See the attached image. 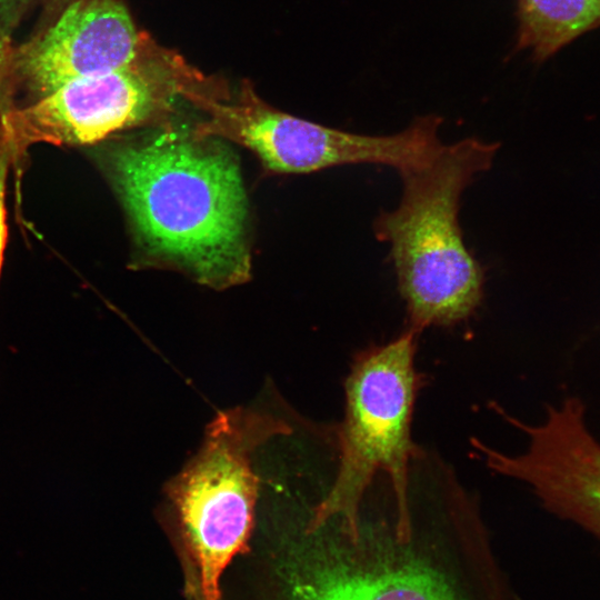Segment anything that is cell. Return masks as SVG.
Listing matches in <instances>:
<instances>
[{
	"label": "cell",
	"mask_w": 600,
	"mask_h": 600,
	"mask_svg": "<svg viewBox=\"0 0 600 600\" xmlns=\"http://www.w3.org/2000/svg\"><path fill=\"white\" fill-rule=\"evenodd\" d=\"M288 426L272 416L237 408L207 427L198 452L167 487L182 538L196 562L202 600L220 599L228 564L251 534L259 479L257 448Z\"/></svg>",
	"instance_id": "4"
},
{
	"label": "cell",
	"mask_w": 600,
	"mask_h": 600,
	"mask_svg": "<svg viewBox=\"0 0 600 600\" xmlns=\"http://www.w3.org/2000/svg\"><path fill=\"white\" fill-rule=\"evenodd\" d=\"M207 118L192 133L222 138L253 151L263 166L282 173H307L346 164H380L398 172L429 160L442 146L436 114L420 116L393 134L371 136L329 128L281 112L250 88L229 102L194 89L184 93Z\"/></svg>",
	"instance_id": "5"
},
{
	"label": "cell",
	"mask_w": 600,
	"mask_h": 600,
	"mask_svg": "<svg viewBox=\"0 0 600 600\" xmlns=\"http://www.w3.org/2000/svg\"><path fill=\"white\" fill-rule=\"evenodd\" d=\"M584 408L576 398L550 408L539 426L510 422L529 437L520 454H506L480 441L472 444L488 468L528 483L551 512L570 519L600 537V443L583 419Z\"/></svg>",
	"instance_id": "7"
},
{
	"label": "cell",
	"mask_w": 600,
	"mask_h": 600,
	"mask_svg": "<svg viewBox=\"0 0 600 600\" xmlns=\"http://www.w3.org/2000/svg\"><path fill=\"white\" fill-rule=\"evenodd\" d=\"M419 330L409 326L391 341L358 353L344 382V416L333 482L316 509L313 526L332 518L357 532L361 501L374 476L389 478L400 530L409 521L410 462L417 456L411 420L419 374Z\"/></svg>",
	"instance_id": "3"
},
{
	"label": "cell",
	"mask_w": 600,
	"mask_h": 600,
	"mask_svg": "<svg viewBox=\"0 0 600 600\" xmlns=\"http://www.w3.org/2000/svg\"><path fill=\"white\" fill-rule=\"evenodd\" d=\"M517 50L543 61L600 27V0H518Z\"/></svg>",
	"instance_id": "9"
},
{
	"label": "cell",
	"mask_w": 600,
	"mask_h": 600,
	"mask_svg": "<svg viewBox=\"0 0 600 600\" xmlns=\"http://www.w3.org/2000/svg\"><path fill=\"white\" fill-rule=\"evenodd\" d=\"M99 151L149 256L216 289L249 279L247 196L238 162L223 144L168 129Z\"/></svg>",
	"instance_id": "1"
},
{
	"label": "cell",
	"mask_w": 600,
	"mask_h": 600,
	"mask_svg": "<svg viewBox=\"0 0 600 600\" xmlns=\"http://www.w3.org/2000/svg\"><path fill=\"white\" fill-rule=\"evenodd\" d=\"M174 89L180 91L136 66L74 79L10 108L3 118L7 142L14 159L39 142L97 144L161 118Z\"/></svg>",
	"instance_id": "6"
},
{
	"label": "cell",
	"mask_w": 600,
	"mask_h": 600,
	"mask_svg": "<svg viewBox=\"0 0 600 600\" xmlns=\"http://www.w3.org/2000/svg\"><path fill=\"white\" fill-rule=\"evenodd\" d=\"M20 0H0V3H13V2H18Z\"/></svg>",
	"instance_id": "13"
},
{
	"label": "cell",
	"mask_w": 600,
	"mask_h": 600,
	"mask_svg": "<svg viewBox=\"0 0 600 600\" xmlns=\"http://www.w3.org/2000/svg\"><path fill=\"white\" fill-rule=\"evenodd\" d=\"M8 64L9 51L7 44L2 38H0V151L8 148L3 129V118L7 111L13 106V99L11 98L7 83Z\"/></svg>",
	"instance_id": "11"
},
{
	"label": "cell",
	"mask_w": 600,
	"mask_h": 600,
	"mask_svg": "<svg viewBox=\"0 0 600 600\" xmlns=\"http://www.w3.org/2000/svg\"><path fill=\"white\" fill-rule=\"evenodd\" d=\"M324 600H446L421 576L391 572L353 577L334 587Z\"/></svg>",
	"instance_id": "10"
},
{
	"label": "cell",
	"mask_w": 600,
	"mask_h": 600,
	"mask_svg": "<svg viewBox=\"0 0 600 600\" xmlns=\"http://www.w3.org/2000/svg\"><path fill=\"white\" fill-rule=\"evenodd\" d=\"M498 148L474 137L442 143L429 160L399 171V204L373 221L376 238L389 246L409 326L419 331L467 320L482 301L484 272L464 243L459 209Z\"/></svg>",
	"instance_id": "2"
},
{
	"label": "cell",
	"mask_w": 600,
	"mask_h": 600,
	"mask_svg": "<svg viewBox=\"0 0 600 600\" xmlns=\"http://www.w3.org/2000/svg\"><path fill=\"white\" fill-rule=\"evenodd\" d=\"M139 49L121 0H76L26 49L21 69L37 98L74 79L133 67Z\"/></svg>",
	"instance_id": "8"
},
{
	"label": "cell",
	"mask_w": 600,
	"mask_h": 600,
	"mask_svg": "<svg viewBox=\"0 0 600 600\" xmlns=\"http://www.w3.org/2000/svg\"><path fill=\"white\" fill-rule=\"evenodd\" d=\"M12 154L8 150L0 152V276L3 261V252L7 242V209H6V182Z\"/></svg>",
	"instance_id": "12"
}]
</instances>
